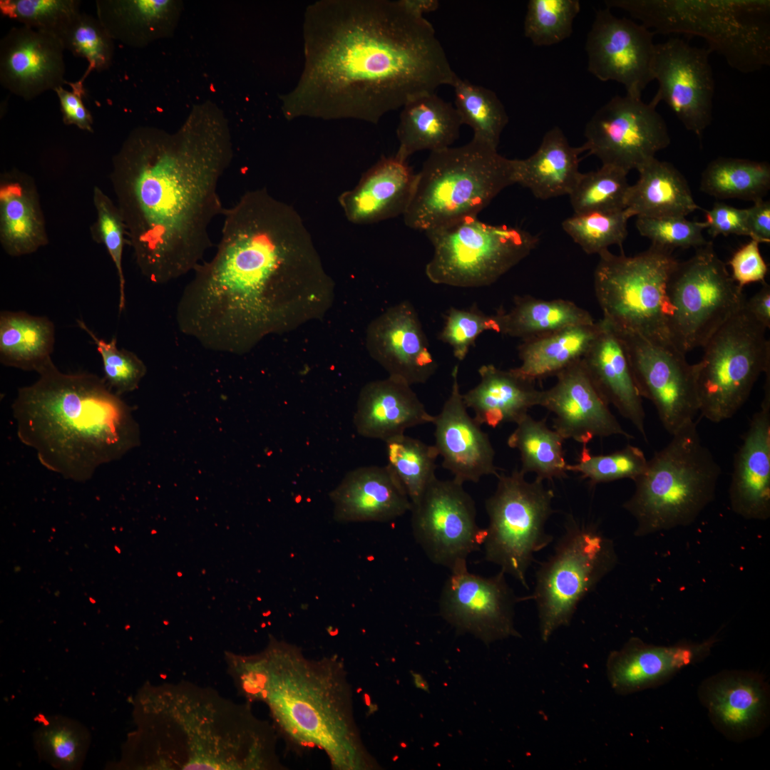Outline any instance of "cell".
Instances as JSON below:
<instances>
[{
	"label": "cell",
	"instance_id": "55",
	"mask_svg": "<svg viewBox=\"0 0 770 770\" xmlns=\"http://www.w3.org/2000/svg\"><path fill=\"white\" fill-rule=\"evenodd\" d=\"M486 331L496 332L494 314L488 315L476 307L467 309L451 307L438 338L449 345L454 357L462 361L478 336Z\"/></svg>",
	"mask_w": 770,
	"mask_h": 770
},
{
	"label": "cell",
	"instance_id": "28",
	"mask_svg": "<svg viewBox=\"0 0 770 770\" xmlns=\"http://www.w3.org/2000/svg\"><path fill=\"white\" fill-rule=\"evenodd\" d=\"M732 510L747 520L770 517V384L736 451L729 488Z\"/></svg>",
	"mask_w": 770,
	"mask_h": 770
},
{
	"label": "cell",
	"instance_id": "1",
	"mask_svg": "<svg viewBox=\"0 0 770 770\" xmlns=\"http://www.w3.org/2000/svg\"><path fill=\"white\" fill-rule=\"evenodd\" d=\"M302 31V73L280 96L289 120L376 124L457 76L432 24L400 0L317 1L305 9Z\"/></svg>",
	"mask_w": 770,
	"mask_h": 770
},
{
	"label": "cell",
	"instance_id": "5",
	"mask_svg": "<svg viewBox=\"0 0 770 770\" xmlns=\"http://www.w3.org/2000/svg\"><path fill=\"white\" fill-rule=\"evenodd\" d=\"M11 405L16 434L46 469L76 482L139 444L130 407L103 378L63 373L50 359Z\"/></svg>",
	"mask_w": 770,
	"mask_h": 770
},
{
	"label": "cell",
	"instance_id": "17",
	"mask_svg": "<svg viewBox=\"0 0 770 770\" xmlns=\"http://www.w3.org/2000/svg\"><path fill=\"white\" fill-rule=\"evenodd\" d=\"M615 332L625 346L640 396L654 404L667 433L672 436L693 421L699 412L697 364L688 363L685 354L672 344Z\"/></svg>",
	"mask_w": 770,
	"mask_h": 770
},
{
	"label": "cell",
	"instance_id": "21",
	"mask_svg": "<svg viewBox=\"0 0 770 770\" xmlns=\"http://www.w3.org/2000/svg\"><path fill=\"white\" fill-rule=\"evenodd\" d=\"M654 34L642 24L615 16L607 7L599 10L585 43L588 71L601 81L621 83L627 95L641 98L653 81Z\"/></svg>",
	"mask_w": 770,
	"mask_h": 770
},
{
	"label": "cell",
	"instance_id": "18",
	"mask_svg": "<svg viewBox=\"0 0 770 770\" xmlns=\"http://www.w3.org/2000/svg\"><path fill=\"white\" fill-rule=\"evenodd\" d=\"M655 106L628 95L615 96L586 124L585 151L628 173L638 170L671 142L667 124Z\"/></svg>",
	"mask_w": 770,
	"mask_h": 770
},
{
	"label": "cell",
	"instance_id": "40",
	"mask_svg": "<svg viewBox=\"0 0 770 770\" xmlns=\"http://www.w3.org/2000/svg\"><path fill=\"white\" fill-rule=\"evenodd\" d=\"M496 332L526 340L538 338L565 327L595 322L590 312L572 301L542 299L532 296L515 297L508 310L494 314Z\"/></svg>",
	"mask_w": 770,
	"mask_h": 770
},
{
	"label": "cell",
	"instance_id": "33",
	"mask_svg": "<svg viewBox=\"0 0 770 770\" xmlns=\"http://www.w3.org/2000/svg\"><path fill=\"white\" fill-rule=\"evenodd\" d=\"M478 371L479 383L463 394V399L479 424L496 428L505 423H517L530 409L540 406L543 391L535 388V381L523 378L513 369L503 370L485 364Z\"/></svg>",
	"mask_w": 770,
	"mask_h": 770
},
{
	"label": "cell",
	"instance_id": "9",
	"mask_svg": "<svg viewBox=\"0 0 770 770\" xmlns=\"http://www.w3.org/2000/svg\"><path fill=\"white\" fill-rule=\"evenodd\" d=\"M404 220L423 232L477 216L504 188L515 184L513 159L475 138L431 152L416 173Z\"/></svg>",
	"mask_w": 770,
	"mask_h": 770
},
{
	"label": "cell",
	"instance_id": "41",
	"mask_svg": "<svg viewBox=\"0 0 770 770\" xmlns=\"http://www.w3.org/2000/svg\"><path fill=\"white\" fill-rule=\"evenodd\" d=\"M55 325L46 316L4 310L0 313V362L36 372L51 359Z\"/></svg>",
	"mask_w": 770,
	"mask_h": 770
},
{
	"label": "cell",
	"instance_id": "8",
	"mask_svg": "<svg viewBox=\"0 0 770 770\" xmlns=\"http://www.w3.org/2000/svg\"><path fill=\"white\" fill-rule=\"evenodd\" d=\"M722 468L702 442L694 421L672 435L647 460L623 508L644 537L692 523L714 499Z\"/></svg>",
	"mask_w": 770,
	"mask_h": 770
},
{
	"label": "cell",
	"instance_id": "31",
	"mask_svg": "<svg viewBox=\"0 0 770 770\" xmlns=\"http://www.w3.org/2000/svg\"><path fill=\"white\" fill-rule=\"evenodd\" d=\"M433 418L410 384L389 376L363 389L353 423L359 435L385 442Z\"/></svg>",
	"mask_w": 770,
	"mask_h": 770
},
{
	"label": "cell",
	"instance_id": "34",
	"mask_svg": "<svg viewBox=\"0 0 770 770\" xmlns=\"http://www.w3.org/2000/svg\"><path fill=\"white\" fill-rule=\"evenodd\" d=\"M0 242L11 257L34 253L48 243L36 187L17 170L1 178Z\"/></svg>",
	"mask_w": 770,
	"mask_h": 770
},
{
	"label": "cell",
	"instance_id": "27",
	"mask_svg": "<svg viewBox=\"0 0 770 770\" xmlns=\"http://www.w3.org/2000/svg\"><path fill=\"white\" fill-rule=\"evenodd\" d=\"M369 337L372 355L389 376L411 386L427 382L436 373L438 364L410 302H402L376 319Z\"/></svg>",
	"mask_w": 770,
	"mask_h": 770
},
{
	"label": "cell",
	"instance_id": "42",
	"mask_svg": "<svg viewBox=\"0 0 770 770\" xmlns=\"http://www.w3.org/2000/svg\"><path fill=\"white\" fill-rule=\"evenodd\" d=\"M507 444L520 456V471L533 472L537 479L552 481L567 476V463L563 448L564 438L548 427L545 419L535 420L527 414L516 423Z\"/></svg>",
	"mask_w": 770,
	"mask_h": 770
},
{
	"label": "cell",
	"instance_id": "11",
	"mask_svg": "<svg viewBox=\"0 0 770 770\" xmlns=\"http://www.w3.org/2000/svg\"><path fill=\"white\" fill-rule=\"evenodd\" d=\"M617 562L612 539L595 525L570 517L553 553L536 570L533 594L521 597L535 601L543 642L570 625L579 603Z\"/></svg>",
	"mask_w": 770,
	"mask_h": 770
},
{
	"label": "cell",
	"instance_id": "6",
	"mask_svg": "<svg viewBox=\"0 0 770 770\" xmlns=\"http://www.w3.org/2000/svg\"><path fill=\"white\" fill-rule=\"evenodd\" d=\"M160 736L159 765L168 769H282L275 729L249 704L182 682L160 687L141 701Z\"/></svg>",
	"mask_w": 770,
	"mask_h": 770
},
{
	"label": "cell",
	"instance_id": "53",
	"mask_svg": "<svg viewBox=\"0 0 770 770\" xmlns=\"http://www.w3.org/2000/svg\"><path fill=\"white\" fill-rule=\"evenodd\" d=\"M76 322L96 345L103 361V378L108 386L119 396L137 389L147 372L144 362L134 352L118 349L115 337L106 342L98 338L83 320L76 319Z\"/></svg>",
	"mask_w": 770,
	"mask_h": 770
},
{
	"label": "cell",
	"instance_id": "22",
	"mask_svg": "<svg viewBox=\"0 0 770 770\" xmlns=\"http://www.w3.org/2000/svg\"><path fill=\"white\" fill-rule=\"evenodd\" d=\"M697 695L714 727L727 739L759 736L770 722V687L760 673L725 669L704 679Z\"/></svg>",
	"mask_w": 770,
	"mask_h": 770
},
{
	"label": "cell",
	"instance_id": "12",
	"mask_svg": "<svg viewBox=\"0 0 770 770\" xmlns=\"http://www.w3.org/2000/svg\"><path fill=\"white\" fill-rule=\"evenodd\" d=\"M433 253L425 267L430 282L455 287L491 285L528 257L538 235L517 227L468 217L428 230Z\"/></svg>",
	"mask_w": 770,
	"mask_h": 770
},
{
	"label": "cell",
	"instance_id": "35",
	"mask_svg": "<svg viewBox=\"0 0 770 770\" xmlns=\"http://www.w3.org/2000/svg\"><path fill=\"white\" fill-rule=\"evenodd\" d=\"M582 145L572 146L557 126L544 135L537 150L525 159H513L515 184L530 190L538 199L569 195L581 173Z\"/></svg>",
	"mask_w": 770,
	"mask_h": 770
},
{
	"label": "cell",
	"instance_id": "52",
	"mask_svg": "<svg viewBox=\"0 0 770 770\" xmlns=\"http://www.w3.org/2000/svg\"><path fill=\"white\" fill-rule=\"evenodd\" d=\"M96 221L92 226L93 240L103 244L115 267L119 282V314L125 305V277L122 258L124 246L128 243L126 227L121 213L109 197L98 187L93 192Z\"/></svg>",
	"mask_w": 770,
	"mask_h": 770
},
{
	"label": "cell",
	"instance_id": "36",
	"mask_svg": "<svg viewBox=\"0 0 770 770\" xmlns=\"http://www.w3.org/2000/svg\"><path fill=\"white\" fill-rule=\"evenodd\" d=\"M96 6L111 38L136 48L172 36L183 10L175 0H97Z\"/></svg>",
	"mask_w": 770,
	"mask_h": 770
},
{
	"label": "cell",
	"instance_id": "39",
	"mask_svg": "<svg viewBox=\"0 0 770 770\" xmlns=\"http://www.w3.org/2000/svg\"><path fill=\"white\" fill-rule=\"evenodd\" d=\"M600 329V322L565 327L545 336L522 340L521 364L513 369L531 381L555 376L583 358Z\"/></svg>",
	"mask_w": 770,
	"mask_h": 770
},
{
	"label": "cell",
	"instance_id": "14",
	"mask_svg": "<svg viewBox=\"0 0 770 770\" xmlns=\"http://www.w3.org/2000/svg\"><path fill=\"white\" fill-rule=\"evenodd\" d=\"M525 476L515 469L496 476V489L485 503L489 523L483 547L486 560L528 589L526 575L535 553L553 540L545 524L555 510L553 491Z\"/></svg>",
	"mask_w": 770,
	"mask_h": 770
},
{
	"label": "cell",
	"instance_id": "10",
	"mask_svg": "<svg viewBox=\"0 0 770 770\" xmlns=\"http://www.w3.org/2000/svg\"><path fill=\"white\" fill-rule=\"evenodd\" d=\"M599 256L594 289L602 319L616 331L673 344L667 294L669 276L678 262L672 251L651 245L633 256L609 250Z\"/></svg>",
	"mask_w": 770,
	"mask_h": 770
},
{
	"label": "cell",
	"instance_id": "60",
	"mask_svg": "<svg viewBox=\"0 0 770 770\" xmlns=\"http://www.w3.org/2000/svg\"><path fill=\"white\" fill-rule=\"evenodd\" d=\"M749 236L760 243L770 242V202L760 200L746 208Z\"/></svg>",
	"mask_w": 770,
	"mask_h": 770
},
{
	"label": "cell",
	"instance_id": "15",
	"mask_svg": "<svg viewBox=\"0 0 770 770\" xmlns=\"http://www.w3.org/2000/svg\"><path fill=\"white\" fill-rule=\"evenodd\" d=\"M743 289L733 280L712 242L696 249L687 260L678 261L667 287L672 344L685 354L702 347L744 305Z\"/></svg>",
	"mask_w": 770,
	"mask_h": 770
},
{
	"label": "cell",
	"instance_id": "47",
	"mask_svg": "<svg viewBox=\"0 0 770 770\" xmlns=\"http://www.w3.org/2000/svg\"><path fill=\"white\" fill-rule=\"evenodd\" d=\"M627 210L575 214L562 222L564 231L588 255L601 253L612 245L622 248L627 235Z\"/></svg>",
	"mask_w": 770,
	"mask_h": 770
},
{
	"label": "cell",
	"instance_id": "25",
	"mask_svg": "<svg viewBox=\"0 0 770 770\" xmlns=\"http://www.w3.org/2000/svg\"><path fill=\"white\" fill-rule=\"evenodd\" d=\"M65 50L58 37L25 26L0 41V83L25 101L63 86Z\"/></svg>",
	"mask_w": 770,
	"mask_h": 770
},
{
	"label": "cell",
	"instance_id": "19",
	"mask_svg": "<svg viewBox=\"0 0 770 770\" xmlns=\"http://www.w3.org/2000/svg\"><path fill=\"white\" fill-rule=\"evenodd\" d=\"M450 570L439 598L440 615L446 621L485 644L520 637L514 607L521 597L515 595L503 571L483 577L470 573L466 562Z\"/></svg>",
	"mask_w": 770,
	"mask_h": 770
},
{
	"label": "cell",
	"instance_id": "56",
	"mask_svg": "<svg viewBox=\"0 0 770 770\" xmlns=\"http://www.w3.org/2000/svg\"><path fill=\"white\" fill-rule=\"evenodd\" d=\"M38 743L50 761L63 767H73L83 755L84 739L76 727L66 722H54L44 727Z\"/></svg>",
	"mask_w": 770,
	"mask_h": 770
},
{
	"label": "cell",
	"instance_id": "7",
	"mask_svg": "<svg viewBox=\"0 0 770 770\" xmlns=\"http://www.w3.org/2000/svg\"><path fill=\"white\" fill-rule=\"evenodd\" d=\"M655 34L702 37L744 73L770 65L769 0H607Z\"/></svg>",
	"mask_w": 770,
	"mask_h": 770
},
{
	"label": "cell",
	"instance_id": "45",
	"mask_svg": "<svg viewBox=\"0 0 770 770\" xmlns=\"http://www.w3.org/2000/svg\"><path fill=\"white\" fill-rule=\"evenodd\" d=\"M385 444L386 465L403 486L411 503H416L436 478L438 453L436 447L405 433L386 441Z\"/></svg>",
	"mask_w": 770,
	"mask_h": 770
},
{
	"label": "cell",
	"instance_id": "2",
	"mask_svg": "<svg viewBox=\"0 0 770 770\" xmlns=\"http://www.w3.org/2000/svg\"><path fill=\"white\" fill-rule=\"evenodd\" d=\"M222 216L216 252L193 270L175 320L204 349L239 355L287 325L294 288L327 277L301 216L265 188L246 192Z\"/></svg>",
	"mask_w": 770,
	"mask_h": 770
},
{
	"label": "cell",
	"instance_id": "58",
	"mask_svg": "<svg viewBox=\"0 0 770 770\" xmlns=\"http://www.w3.org/2000/svg\"><path fill=\"white\" fill-rule=\"evenodd\" d=\"M707 232L712 238L730 235L749 236L746 209L737 208L724 202H715L705 210Z\"/></svg>",
	"mask_w": 770,
	"mask_h": 770
},
{
	"label": "cell",
	"instance_id": "38",
	"mask_svg": "<svg viewBox=\"0 0 770 770\" xmlns=\"http://www.w3.org/2000/svg\"><path fill=\"white\" fill-rule=\"evenodd\" d=\"M637 171L639 178L626 197L625 209L631 217H686L701 209L687 180L672 164L654 158Z\"/></svg>",
	"mask_w": 770,
	"mask_h": 770
},
{
	"label": "cell",
	"instance_id": "54",
	"mask_svg": "<svg viewBox=\"0 0 770 770\" xmlns=\"http://www.w3.org/2000/svg\"><path fill=\"white\" fill-rule=\"evenodd\" d=\"M639 233L651 240L652 245L673 251L675 248H699L708 243L702 232L707 229L705 221H692L685 217L673 216L659 218L637 217Z\"/></svg>",
	"mask_w": 770,
	"mask_h": 770
},
{
	"label": "cell",
	"instance_id": "51",
	"mask_svg": "<svg viewBox=\"0 0 770 770\" xmlns=\"http://www.w3.org/2000/svg\"><path fill=\"white\" fill-rule=\"evenodd\" d=\"M81 2L78 0H1L0 12L2 16L17 21L23 26L60 38L68 25L81 13Z\"/></svg>",
	"mask_w": 770,
	"mask_h": 770
},
{
	"label": "cell",
	"instance_id": "29",
	"mask_svg": "<svg viewBox=\"0 0 770 770\" xmlns=\"http://www.w3.org/2000/svg\"><path fill=\"white\" fill-rule=\"evenodd\" d=\"M334 518L340 523L386 522L411 510L403 486L386 465L356 468L329 493Z\"/></svg>",
	"mask_w": 770,
	"mask_h": 770
},
{
	"label": "cell",
	"instance_id": "62",
	"mask_svg": "<svg viewBox=\"0 0 770 770\" xmlns=\"http://www.w3.org/2000/svg\"><path fill=\"white\" fill-rule=\"evenodd\" d=\"M403 6L413 14L423 16V14L436 10L439 3L436 0H400Z\"/></svg>",
	"mask_w": 770,
	"mask_h": 770
},
{
	"label": "cell",
	"instance_id": "49",
	"mask_svg": "<svg viewBox=\"0 0 770 770\" xmlns=\"http://www.w3.org/2000/svg\"><path fill=\"white\" fill-rule=\"evenodd\" d=\"M59 38L65 50L88 62V69L81 78L83 81L93 70L101 72L111 66L113 40L97 17L79 13Z\"/></svg>",
	"mask_w": 770,
	"mask_h": 770
},
{
	"label": "cell",
	"instance_id": "59",
	"mask_svg": "<svg viewBox=\"0 0 770 770\" xmlns=\"http://www.w3.org/2000/svg\"><path fill=\"white\" fill-rule=\"evenodd\" d=\"M83 82L81 78L77 82L68 83L72 87V91L61 86L54 91L58 98L63 123L66 125H74L83 130L93 132V117L83 102Z\"/></svg>",
	"mask_w": 770,
	"mask_h": 770
},
{
	"label": "cell",
	"instance_id": "43",
	"mask_svg": "<svg viewBox=\"0 0 770 770\" xmlns=\"http://www.w3.org/2000/svg\"><path fill=\"white\" fill-rule=\"evenodd\" d=\"M770 188V165L743 158L719 157L702 172L700 190L719 199L763 200Z\"/></svg>",
	"mask_w": 770,
	"mask_h": 770
},
{
	"label": "cell",
	"instance_id": "24",
	"mask_svg": "<svg viewBox=\"0 0 770 770\" xmlns=\"http://www.w3.org/2000/svg\"><path fill=\"white\" fill-rule=\"evenodd\" d=\"M458 365L451 372L448 397L431 423L433 424L436 447L442 458V466L463 484L477 483L488 475L497 476L494 464L495 451L488 435L468 413L458 381Z\"/></svg>",
	"mask_w": 770,
	"mask_h": 770
},
{
	"label": "cell",
	"instance_id": "61",
	"mask_svg": "<svg viewBox=\"0 0 770 770\" xmlns=\"http://www.w3.org/2000/svg\"><path fill=\"white\" fill-rule=\"evenodd\" d=\"M744 307L752 317L766 329L770 327V286L762 282L761 288L748 301Z\"/></svg>",
	"mask_w": 770,
	"mask_h": 770
},
{
	"label": "cell",
	"instance_id": "44",
	"mask_svg": "<svg viewBox=\"0 0 770 770\" xmlns=\"http://www.w3.org/2000/svg\"><path fill=\"white\" fill-rule=\"evenodd\" d=\"M455 108L462 125L473 131V138L498 148L502 132L508 123L505 108L491 89L458 76L452 85Z\"/></svg>",
	"mask_w": 770,
	"mask_h": 770
},
{
	"label": "cell",
	"instance_id": "16",
	"mask_svg": "<svg viewBox=\"0 0 770 770\" xmlns=\"http://www.w3.org/2000/svg\"><path fill=\"white\" fill-rule=\"evenodd\" d=\"M463 485L436 477L410 510L416 541L431 562L449 570L479 550L486 536V528L476 523L475 503Z\"/></svg>",
	"mask_w": 770,
	"mask_h": 770
},
{
	"label": "cell",
	"instance_id": "13",
	"mask_svg": "<svg viewBox=\"0 0 770 770\" xmlns=\"http://www.w3.org/2000/svg\"><path fill=\"white\" fill-rule=\"evenodd\" d=\"M766 330L744 305L702 346L697 384L699 412L705 419L714 423L731 419L760 374L770 371Z\"/></svg>",
	"mask_w": 770,
	"mask_h": 770
},
{
	"label": "cell",
	"instance_id": "3",
	"mask_svg": "<svg viewBox=\"0 0 770 770\" xmlns=\"http://www.w3.org/2000/svg\"><path fill=\"white\" fill-rule=\"evenodd\" d=\"M227 119L195 106L174 133L134 128L113 158L111 183L142 275L166 284L202 262L209 226L224 207L217 188L232 159Z\"/></svg>",
	"mask_w": 770,
	"mask_h": 770
},
{
	"label": "cell",
	"instance_id": "37",
	"mask_svg": "<svg viewBox=\"0 0 770 770\" xmlns=\"http://www.w3.org/2000/svg\"><path fill=\"white\" fill-rule=\"evenodd\" d=\"M461 125L455 106L436 93L415 96L404 104L400 113L396 155L407 160L421 150L450 148L458 139Z\"/></svg>",
	"mask_w": 770,
	"mask_h": 770
},
{
	"label": "cell",
	"instance_id": "57",
	"mask_svg": "<svg viewBox=\"0 0 770 770\" xmlns=\"http://www.w3.org/2000/svg\"><path fill=\"white\" fill-rule=\"evenodd\" d=\"M727 265L733 280L744 287L754 282H764L768 273V265L759 250V243L751 240L739 248L729 259Z\"/></svg>",
	"mask_w": 770,
	"mask_h": 770
},
{
	"label": "cell",
	"instance_id": "48",
	"mask_svg": "<svg viewBox=\"0 0 770 770\" xmlns=\"http://www.w3.org/2000/svg\"><path fill=\"white\" fill-rule=\"evenodd\" d=\"M580 11L578 0H530L524 20V34L537 46L559 43L573 33Z\"/></svg>",
	"mask_w": 770,
	"mask_h": 770
},
{
	"label": "cell",
	"instance_id": "23",
	"mask_svg": "<svg viewBox=\"0 0 770 770\" xmlns=\"http://www.w3.org/2000/svg\"><path fill=\"white\" fill-rule=\"evenodd\" d=\"M557 381L543 391L540 406L552 412L553 428L565 439L587 445L595 437L620 435L625 431L590 377L582 359L555 375Z\"/></svg>",
	"mask_w": 770,
	"mask_h": 770
},
{
	"label": "cell",
	"instance_id": "32",
	"mask_svg": "<svg viewBox=\"0 0 770 770\" xmlns=\"http://www.w3.org/2000/svg\"><path fill=\"white\" fill-rule=\"evenodd\" d=\"M600 329L582 358L597 388L609 404L630 421L644 440L645 414L623 343L615 330L603 319Z\"/></svg>",
	"mask_w": 770,
	"mask_h": 770
},
{
	"label": "cell",
	"instance_id": "50",
	"mask_svg": "<svg viewBox=\"0 0 770 770\" xmlns=\"http://www.w3.org/2000/svg\"><path fill=\"white\" fill-rule=\"evenodd\" d=\"M647 460L638 447L627 445L605 455H593L582 445L577 463L568 464L567 471L580 473L590 485L629 478L635 481L645 470Z\"/></svg>",
	"mask_w": 770,
	"mask_h": 770
},
{
	"label": "cell",
	"instance_id": "30",
	"mask_svg": "<svg viewBox=\"0 0 770 770\" xmlns=\"http://www.w3.org/2000/svg\"><path fill=\"white\" fill-rule=\"evenodd\" d=\"M417 174L407 160L383 156L366 171L358 184L341 194L339 202L354 224H371L403 215L411 201Z\"/></svg>",
	"mask_w": 770,
	"mask_h": 770
},
{
	"label": "cell",
	"instance_id": "4",
	"mask_svg": "<svg viewBox=\"0 0 770 770\" xmlns=\"http://www.w3.org/2000/svg\"><path fill=\"white\" fill-rule=\"evenodd\" d=\"M226 655L240 693L264 702L289 743L322 750L336 770L380 769L362 741L352 688L338 659H309L300 647L271 635L260 653Z\"/></svg>",
	"mask_w": 770,
	"mask_h": 770
},
{
	"label": "cell",
	"instance_id": "26",
	"mask_svg": "<svg viewBox=\"0 0 770 770\" xmlns=\"http://www.w3.org/2000/svg\"><path fill=\"white\" fill-rule=\"evenodd\" d=\"M719 641L717 635L701 642L683 641L655 645L639 637L630 638L607 659L606 673L611 688L628 695L664 684L682 669L707 658Z\"/></svg>",
	"mask_w": 770,
	"mask_h": 770
},
{
	"label": "cell",
	"instance_id": "20",
	"mask_svg": "<svg viewBox=\"0 0 770 770\" xmlns=\"http://www.w3.org/2000/svg\"><path fill=\"white\" fill-rule=\"evenodd\" d=\"M708 48L692 46L677 37L656 43L652 72L658 89L650 103H666L699 140L712 120L715 83Z\"/></svg>",
	"mask_w": 770,
	"mask_h": 770
},
{
	"label": "cell",
	"instance_id": "46",
	"mask_svg": "<svg viewBox=\"0 0 770 770\" xmlns=\"http://www.w3.org/2000/svg\"><path fill=\"white\" fill-rule=\"evenodd\" d=\"M628 173L609 165L580 174L569 195L575 214L617 212L626 208Z\"/></svg>",
	"mask_w": 770,
	"mask_h": 770
}]
</instances>
